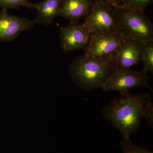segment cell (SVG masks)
<instances>
[{
    "mask_svg": "<svg viewBox=\"0 0 153 153\" xmlns=\"http://www.w3.org/2000/svg\"><path fill=\"white\" fill-rule=\"evenodd\" d=\"M102 114L123 138H129L131 134L138 130L143 117L153 128V103L149 93L121 94L105 107Z\"/></svg>",
    "mask_w": 153,
    "mask_h": 153,
    "instance_id": "obj_1",
    "label": "cell"
},
{
    "mask_svg": "<svg viewBox=\"0 0 153 153\" xmlns=\"http://www.w3.org/2000/svg\"><path fill=\"white\" fill-rule=\"evenodd\" d=\"M117 70L115 53L100 57L84 54L71 63L69 74L75 85L90 91L101 88Z\"/></svg>",
    "mask_w": 153,
    "mask_h": 153,
    "instance_id": "obj_2",
    "label": "cell"
},
{
    "mask_svg": "<svg viewBox=\"0 0 153 153\" xmlns=\"http://www.w3.org/2000/svg\"><path fill=\"white\" fill-rule=\"evenodd\" d=\"M114 9L117 20L118 30L126 38L143 44L153 41V25L145 13L127 10L121 5Z\"/></svg>",
    "mask_w": 153,
    "mask_h": 153,
    "instance_id": "obj_3",
    "label": "cell"
},
{
    "mask_svg": "<svg viewBox=\"0 0 153 153\" xmlns=\"http://www.w3.org/2000/svg\"><path fill=\"white\" fill-rule=\"evenodd\" d=\"M82 25L91 34L114 33L118 25L114 7L104 3L94 1L90 13Z\"/></svg>",
    "mask_w": 153,
    "mask_h": 153,
    "instance_id": "obj_4",
    "label": "cell"
},
{
    "mask_svg": "<svg viewBox=\"0 0 153 153\" xmlns=\"http://www.w3.org/2000/svg\"><path fill=\"white\" fill-rule=\"evenodd\" d=\"M149 76L142 71L131 68L117 69L105 82L103 91H116L121 94L128 93L136 88L146 87L153 91L149 82Z\"/></svg>",
    "mask_w": 153,
    "mask_h": 153,
    "instance_id": "obj_5",
    "label": "cell"
},
{
    "mask_svg": "<svg viewBox=\"0 0 153 153\" xmlns=\"http://www.w3.org/2000/svg\"><path fill=\"white\" fill-rule=\"evenodd\" d=\"M127 39L120 31L110 33L91 34L85 55L100 57L114 54Z\"/></svg>",
    "mask_w": 153,
    "mask_h": 153,
    "instance_id": "obj_6",
    "label": "cell"
},
{
    "mask_svg": "<svg viewBox=\"0 0 153 153\" xmlns=\"http://www.w3.org/2000/svg\"><path fill=\"white\" fill-rule=\"evenodd\" d=\"M60 45L65 53L79 49H85L87 47L91 34L82 23H72L60 29Z\"/></svg>",
    "mask_w": 153,
    "mask_h": 153,
    "instance_id": "obj_7",
    "label": "cell"
},
{
    "mask_svg": "<svg viewBox=\"0 0 153 153\" xmlns=\"http://www.w3.org/2000/svg\"><path fill=\"white\" fill-rule=\"evenodd\" d=\"M35 20L10 15L7 10L0 11V41L11 42L19 37L22 32L33 29Z\"/></svg>",
    "mask_w": 153,
    "mask_h": 153,
    "instance_id": "obj_8",
    "label": "cell"
},
{
    "mask_svg": "<svg viewBox=\"0 0 153 153\" xmlns=\"http://www.w3.org/2000/svg\"><path fill=\"white\" fill-rule=\"evenodd\" d=\"M143 45L127 38L115 53L117 69L130 68L139 63Z\"/></svg>",
    "mask_w": 153,
    "mask_h": 153,
    "instance_id": "obj_9",
    "label": "cell"
},
{
    "mask_svg": "<svg viewBox=\"0 0 153 153\" xmlns=\"http://www.w3.org/2000/svg\"><path fill=\"white\" fill-rule=\"evenodd\" d=\"M93 3L92 0H63L59 15L70 22H78L90 13Z\"/></svg>",
    "mask_w": 153,
    "mask_h": 153,
    "instance_id": "obj_10",
    "label": "cell"
},
{
    "mask_svg": "<svg viewBox=\"0 0 153 153\" xmlns=\"http://www.w3.org/2000/svg\"><path fill=\"white\" fill-rule=\"evenodd\" d=\"M63 0H44L34 4V8L37 10V14L35 19L36 24L44 26L52 24L57 15L60 14Z\"/></svg>",
    "mask_w": 153,
    "mask_h": 153,
    "instance_id": "obj_11",
    "label": "cell"
},
{
    "mask_svg": "<svg viewBox=\"0 0 153 153\" xmlns=\"http://www.w3.org/2000/svg\"><path fill=\"white\" fill-rule=\"evenodd\" d=\"M141 59L143 63V73L146 74L150 71L153 74V41L143 45Z\"/></svg>",
    "mask_w": 153,
    "mask_h": 153,
    "instance_id": "obj_12",
    "label": "cell"
},
{
    "mask_svg": "<svg viewBox=\"0 0 153 153\" xmlns=\"http://www.w3.org/2000/svg\"><path fill=\"white\" fill-rule=\"evenodd\" d=\"M124 8L144 13L145 9L153 0H117Z\"/></svg>",
    "mask_w": 153,
    "mask_h": 153,
    "instance_id": "obj_13",
    "label": "cell"
},
{
    "mask_svg": "<svg viewBox=\"0 0 153 153\" xmlns=\"http://www.w3.org/2000/svg\"><path fill=\"white\" fill-rule=\"evenodd\" d=\"M34 3L28 0H0V7L2 9L20 10V7H24L29 9L34 8Z\"/></svg>",
    "mask_w": 153,
    "mask_h": 153,
    "instance_id": "obj_14",
    "label": "cell"
},
{
    "mask_svg": "<svg viewBox=\"0 0 153 153\" xmlns=\"http://www.w3.org/2000/svg\"><path fill=\"white\" fill-rule=\"evenodd\" d=\"M120 146L122 148L123 153H153L147 149L137 146L132 142L129 138H123Z\"/></svg>",
    "mask_w": 153,
    "mask_h": 153,
    "instance_id": "obj_15",
    "label": "cell"
},
{
    "mask_svg": "<svg viewBox=\"0 0 153 153\" xmlns=\"http://www.w3.org/2000/svg\"><path fill=\"white\" fill-rule=\"evenodd\" d=\"M92 1L96 2L104 3L108 5L111 6L113 7H116L121 5L120 3L116 0H92Z\"/></svg>",
    "mask_w": 153,
    "mask_h": 153,
    "instance_id": "obj_16",
    "label": "cell"
},
{
    "mask_svg": "<svg viewBox=\"0 0 153 153\" xmlns=\"http://www.w3.org/2000/svg\"><path fill=\"white\" fill-rule=\"evenodd\" d=\"M116 1H117V0H116Z\"/></svg>",
    "mask_w": 153,
    "mask_h": 153,
    "instance_id": "obj_17",
    "label": "cell"
}]
</instances>
